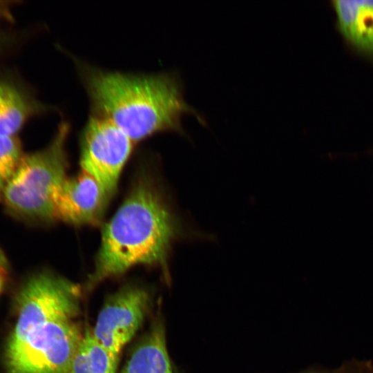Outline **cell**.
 I'll return each mask as SVG.
<instances>
[{
	"label": "cell",
	"instance_id": "obj_1",
	"mask_svg": "<svg viewBox=\"0 0 373 373\" xmlns=\"http://www.w3.org/2000/svg\"><path fill=\"white\" fill-rule=\"evenodd\" d=\"M181 237L209 238L198 230H187L155 184L140 176L103 229L86 288L91 290L102 281L140 265L160 267L168 280L171 246Z\"/></svg>",
	"mask_w": 373,
	"mask_h": 373
},
{
	"label": "cell",
	"instance_id": "obj_2",
	"mask_svg": "<svg viewBox=\"0 0 373 373\" xmlns=\"http://www.w3.org/2000/svg\"><path fill=\"white\" fill-rule=\"evenodd\" d=\"M78 68L92 113L110 121L133 142L166 131L186 136L181 122L185 113L207 126L204 117L186 102L176 73L133 74L80 62Z\"/></svg>",
	"mask_w": 373,
	"mask_h": 373
},
{
	"label": "cell",
	"instance_id": "obj_3",
	"mask_svg": "<svg viewBox=\"0 0 373 373\" xmlns=\"http://www.w3.org/2000/svg\"><path fill=\"white\" fill-rule=\"evenodd\" d=\"M70 129L67 122H61L46 148L23 155L1 198L12 213L36 221L56 220L54 194L67 178Z\"/></svg>",
	"mask_w": 373,
	"mask_h": 373
},
{
	"label": "cell",
	"instance_id": "obj_4",
	"mask_svg": "<svg viewBox=\"0 0 373 373\" xmlns=\"http://www.w3.org/2000/svg\"><path fill=\"white\" fill-rule=\"evenodd\" d=\"M83 336L73 320L49 322L35 327L21 339L8 342V373H70Z\"/></svg>",
	"mask_w": 373,
	"mask_h": 373
},
{
	"label": "cell",
	"instance_id": "obj_5",
	"mask_svg": "<svg viewBox=\"0 0 373 373\" xmlns=\"http://www.w3.org/2000/svg\"><path fill=\"white\" fill-rule=\"evenodd\" d=\"M81 293L75 283L50 272L31 277L18 295L17 322L8 341L49 322L73 320L79 312Z\"/></svg>",
	"mask_w": 373,
	"mask_h": 373
},
{
	"label": "cell",
	"instance_id": "obj_6",
	"mask_svg": "<svg viewBox=\"0 0 373 373\" xmlns=\"http://www.w3.org/2000/svg\"><path fill=\"white\" fill-rule=\"evenodd\" d=\"M133 142L108 119L91 113L80 137V166L112 198Z\"/></svg>",
	"mask_w": 373,
	"mask_h": 373
},
{
	"label": "cell",
	"instance_id": "obj_7",
	"mask_svg": "<svg viewBox=\"0 0 373 373\" xmlns=\"http://www.w3.org/2000/svg\"><path fill=\"white\" fill-rule=\"evenodd\" d=\"M146 290L127 285L108 298L98 314L93 337L111 353L119 355L141 326L149 304Z\"/></svg>",
	"mask_w": 373,
	"mask_h": 373
},
{
	"label": "cell",
	"instance_id": "obj_8",
	"mask_svg": "<svg viewBox=\"0 0 373 373\" xmlns=\"http://www.w3.org/2000/svg\"><path fill=\"white\" fill-rule=\"evenodd\" d=\"M111 197L99 182L82 171L68 178L54 194L55 219L73 225L98 224Z\"/></svg>",
	"mask_w": 373,
	"mask_h": 373
},
{
	"label": "cell",
	"instance_id": "obj_9",
	"mask_svg": "<svg viewBox=\"0 0 373 373\" xmlns=\"http://www.w3.org/2000/svg\"><path fill=\"white\" fill-rule=\"evenodd\" d=\"M338 28L356 50L373 57V0H335Z\"/></svg>",
	"mask_w": 373,
	"mask_h": 373
},
{
	"label": "cell",
	"instance_id": "obj_10",
	"mask_svg": "<svg viewBox=\"0 0 373 373\" xmlns=\"http://www.w3.org/2000/svg\"><path fill=\"white\" fill-rule=\"evenodd\" d=\"M121 373H173L162 321H154L133 350Z\"/></svg>",
	"mask_w": 373,
	"mask_h": 373
},
{
	"label": "cell",
	"instance_id": "obj_11",
	"mask_svg": "<svg viewBox=\"0 0 373 373\" xmlns=\"http://www.w3.org/2000/svg\"><path fill=\"white\" fill-rule=\"evenodd\" d=\"M36 110L14 85L0 82V135L15 136Z\"/></svg>",
	"mask_w": 373,
	"mask_h": 373
},
{
	"label": "cell",
	"instance_id": "obj_12",
	"mask_svg": "<svg viewBox=\"0 0 373 373\" xmlns=\"http://www.w3.org/2000/svg\"><path fill=\"white\" fill-rule=\"evenodd\" d=\"M119 356L87 332L73 359L70 373H116Z\"/></svg>",
	"mask_w": 373,
	"mask_h": 373
},
{
	"label": "cell",
	"instance_id": "obj_13",
	"mask_svg": "<svg viewBox=\"0 0 373 373\" xmlns=\"http://www.w3.org/2000/svg\"><path fill=\"white\" fill-rule=\"evenodd\" d=\"M22 156L21 144L15 136L0 135V198Z\"/></svg>",
	"mask_w": 373,
	"mask_h": 373
},
{
	"label": "cell",
	"instance_id": "obj_14",
	"mask_svg": "<svg viewBox=\"0 0 373 373\" xmlns=\"http://www.w3.org/2000/svg\"><path fill=\"white\" fill-rule=\"evenodd\" d=\"M300 373H351L347 369L337 366L334 368L316 367L311 368Z\"/></svg>",
	"mask_w": 373,
	"mask_h": 373
},
{
	"label": "cell",
	"instance_id": "obj_15",
	"mask_svg": "<svg viewBox=\"0 0 373 373\" xmlns=\"http://www.w3.org/2000/svg\"><path fill=\"white\" fill-rule=\"evenodd\" d=\"M5 260H0V292L6 283L7 272L5 267Z\"/></svg>",
	"mask_w": 373,
	"mask_h": 373
},
{
	"label": "cell",
	"instance_id": "obj_16",
	"mask_svg": "<svg viewBox=\"0 0 373 373\" xmlns=\"http://www.w3.org/2000/svg\"><path fill=\"white\" fill-rule=\"evenodd\" d=\"M0 260H5L2 254L0 252Z\"/></svg>",
	"mask_w": 373,
	"mask_h": 373
}]
</instances>
